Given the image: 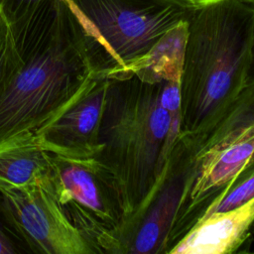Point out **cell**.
<instances>
[{"label": "cell", "instance_id": "1", "mask_svg": "<svg viewBox=\"0 0 254 254\" xmlns=\"http://www.w3.org/2000/svg\"><path fill=\"white\" fill-rule=\"evenodd\" d=\"M184 53L156 51L133 68L108 73L99 128L101 166L120 213L116 231L134 218L163 183L181 133V117L161 102L166 74L183 66Z\"/></svg>", "mask_w": 254, "mask_h": 254}, {"label": "cell", "instance_id": "2", "mask_svg": "<svg viewBox=\"0 0 254 254\" xmlns=\"http://www.w3.org/2000/svg\"><path fill=\"white\" fill-rule=\"evenodd\" d=\"M254 3L195 0L187 20L181 74L180 137L191 148L249 82Z\"/></svg>", "mask_w": 254, "mask_h": 254}, {"label": "cell", "instance_id": "3", "mask_svg": "<svg viewBox=\"0 0 254 254\" xmlns=\"http://www.w3.org/2000/svg\"><path fill=\"white\" fill-rule=\"evenodd\" d=\"M99 64L115 72L143 62L190 17L195 0H67Z\"/></svg>", "mask_w": 254, "mask_h": 254}, {"label": "cell", "instance_id": "4", "mask_svg": "<svg viewBox=\"0 0 254 254\" xmlns=\"http://www.w3.org/2000/svg\"><path fill=\"white\" fill-rule=\"evenodd\" d=\"M95 69L104 68L83 36L67 45L53 39L23 56L21 67L0 96V141L33 132Z\"/></svg>", "mask_w": 254, "mask_h": 254}, {"label": "cell", "instance_id": "5", "mask_svg": "<svg viewBox=\"0 0 254 254\" xmlns=\"http://www.w3.org/2000/svg\"><path fill=\"white\" fill-rule=\"evenodd\" d=\"M196 175L191 150L179 136L166 177L147 205L122 228L108 234L100 249L115 254H169Z\"/></svg>", "mask_w": 254, "mask_h": 254}, {"label": "cell", "instance_id": "6", "mask_svg": "<svg viewBox=\"0 0 254 254\" xmlns=\"http://www.w3.org/2000/svg\"><path fill=\"white\" fill-rule=\"evenodd\" d=\"M51 186L64 209H71L75 225L94 247L106 232L120 223L112 188L94 157L73 158L52 154Z\"/></svg>", "mask_w": 254, "mask_h": 254}, {"label": "cell", "instance_id": "7", "mask_svg": "<svg viewBox=\"0 0 254 254\" xmlns=\"http://www.w3.org/2000/svg\"><path fill=\"white\" fill-rule=\"evenodd\" d=\"M0 193L15 225L37 251L46 254L96 253L57 199L51 183L0 187Z\"/></svg>", "mask_w": 254, "mask_h": 254}, {"label": "cell", "instance_id": "8", "mask_svg": "<svg viewBox=\"0 0 254 254\" xmlns=\"http://www.w3.org/2000/svg\"><path fill=\"white\" fill-rule=\"evenodd\" d=\"M108 72L107 69L93 70L71 96L33 131L46 151L73 158L97 155Z\"/></svg>", "mask_w": 254, "mask_h": 254}, {"label": "cell", "instance_id": "9", "mask_svg": "<svg viewBox=\"0 0 254 254\" xmlns=\"http://www.w3.org/2000/svg\"><path fill=\"white\" fill-rule=\"evenodd\" d=\"M253 225L254 196L239 206L197 220L169 254L236 253Z\"/></svg>", "mask_w": 254, "mask_h": 254}, {"label": "cell", "instance_id": "10", "mask_svg": "<svg viewBox=\"0 0 254 254\" xmlns=\"http://www.w3.org/2000/svg\"><path fill=\"white\" fill-rule=\"evenodd\" d=\"M52 154L33 132L0 141V187H24L51 183Z\"/></svg>", "mask_w": 254, "mask_h": 254}, {"label": "cell", "instance_id": "11", "mask_svg": "<svg viewBox=\"0 0 254 254\" xmlns=\"http://www.w3.org/2000/svg\"><path fill=\"white\" fill-rule=\"evenodd\" d=\"M248 130L254 132V79L247 83L212 129L190 148L195 165L198 166L209 160ZM252 168H254V154L247 168L240 175Z\"/></svg>", "mask_w": 254, "mask_h": 254}, {"label": "cell", "instance_id": "12", "mask_svg": "<svg viewBox=\"0 0 254 254\" xmlns=\"http://www.w3.org/2000/svg\"><path fill=\"white\" fill-rule=\"evenodd\" d=\"M254 196V168L229 183L208 204L199 219L214 212L226 211L239 206ZM198 219V220H199Z\"/></svg>", "mask_w": 254, "mask_h": 254}, {"label": "cell", "instance_id": "13", "mask_svg": "<svg viewBox=\"0 0 254 254\" xmlns=\"http://www.w3.org/2000/svg\"><path fill=\"white\" fill-rule=\"evenodd\" d=\"M23 64L14 32L6 17L0 13V96Z\"/></svg>", "mask_w": 254, "mask_h": 254}, {"label": "cell", "instance_id": "14", "mask_svg": "<svg viewBox=\"0 0 254 254\" xmlns=\"http://www.w3.org/2000/svg\"><path fill=\"white\" fill-rule=\"evenodd\" d=\"M15 252L12 242L0 228V254H14Z\"/></svg>", "mask_w": 254, "mask_h": 254}, {"label": "cell", "instance_id": "15", "mask_svg": "<svg viewBox=\"0 0 254 254\" xmlns=\"http://www.w3.org/2000/svg\"><path fill=\"white\" fill-rule=\"evenodd\" d=\"M254 79V39H253V46H252V56H251V64H250V70H249V81Z\"/></svg>", "mask_w": 254, "mask_h": 254}, {"label": "cell", "instance_id": "16", "mask_svg": "<svg viewBox=\"0 0 254 254\" xmlns=\"http://www.w3.org/2000/svg\"><path fill=\"white\" fill-rule=\"evenodd\" d=\"M249 2H252V3H254V0H248Z\"/></svg>", "mask_w": 254, "mask_h": 254}, {"label": "cell", "instance_id": "17", "mask_svg": "<svg viewBox=\"0 0 254 254\" xmlns=\"http://www.w3.org/2000/svg\"><path fill=\"white\" fill-rule=\"evenodd\" d=\"M253 230H254V225H253Z\"/></svg>", "mask_w": 254, "mask_h": 254}]
</instances>
